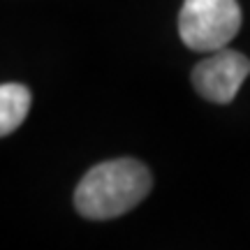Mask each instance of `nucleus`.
<instances>
[{"label":"nucleus","instance_id":"nucleus-1","mask_svg":"<svg viewBox=\"0 0 250 250\" xmlns=\"http://www.w3.org/2000/svg\"><path fill=\"white\" fill-rule=\"evenodd\" d=\"M153 188V176L144 162L116 158L95 165L74 190V206L88 220H114L139 206Z\"/></svg>","mask_w":250,"mask_h":250},{"label":"nucleus","instance_id":"nucleus-2","mask_svg":"<svg viewBox=\"0 0 250 250\" xmlns=\"http://www.w3.org/2000/svg\"><path fill=\"white\" fill-rule=\"evenodd\" d=\"M241 28L236 0H183L179 35L192 51H218L232 42Z\"/></svg>","mask_w":250,"mask_h":250},{"label":"nucleus","instance_id":"nucleus-3","mask_svg":"<svg viewBox=\"0 0 250 250\" xmlns=\"http://www.w3.org/2000/svg\"><path fill=\"white\" fill-rule=\"evenodd\" d=\"M250 74V61L234 49H218L211 51L208 58L199 61L190 74L192 88L208 102L229 104L241 83Z\"/></svg>","mask_w":250,"mask_h":250},{"label":"nucleus","instance_id":"nucleus-4","mask_svg":"<svg viewBox=\"0 0 250 250\" xmlns=\"http://www.w3.org/2000/svg\"><path fill=\"white\" fill-rule=\"evenodd\" d=\"M33 95L23 83H2L0 86V134L7 137L23 123L30 111Z\"/></svg>","mask_w":250,"mask_h":250}]
</instances>
